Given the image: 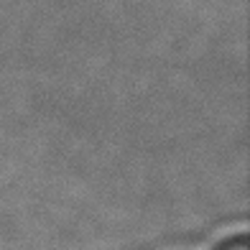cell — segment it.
Returning a JSON list of instances; mask_svg holds the SVG:
<instances>
[{"label":"cell","instance_id":"obj_1","mask_svg":"<svg viewBox=\"0 0 250 250\" xmlns=\"http://www.w3.org/2000/svg\"><path fill=\"white\" fill-rule=\"evenodd\" d=\"M225 250H248V243H245V240H237V243H232V245H227Z\"/></svg>","mask_w":250,"mask_h":250}]
</instances>
